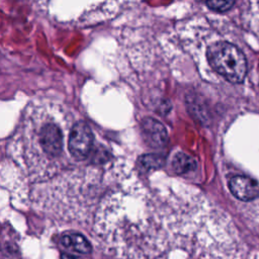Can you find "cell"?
<instances>
[{
	"instance_id": "6da1fadb",
	"label": "cell",
	"mask_w": 259,
	"mask_h": 259,
	"mask_svg": "<svg viewBox=\"0 0 259 259\" xmlns=\"http://www.w3.org/2000/svg\"><path fill=\"white\" fill-rule=\"evenodd\" d=\"M207 60L212 69L232 83L242 82L247 74V61L235 45L218 41L207 49Z\"/></svg>"
},
{
	"instance_id": "7a4b0ae2",
	"label": "cell",
	"mask_w": 259,
	"mask_h": 259,
	"mask_svg": "<svg viewBox=\"0 0 259 259\" xmlns=\"http://www.w3.org/2000/svg\"><path fill=\"white\" fill-rule=\"evenodd\" d=\"M68 149L76 162H84L92 156L94 135L89 124L84 120L73 121L68 132Z\"/></svg>"
},
{
	"instance_id": "3957f363",
	"label": "cell",
	"mask_w": 259,
	"mask_h": 259,
	"mask_svg": "<svg viewBox=\"0 0 259 259\" xmlns=\"http://www.w3.org/2000/svg\"><path fill=\"white\" fill-rule=\"evenodd\" d=\"M229 187L234 196L243 201L252 200L259 194L258 183L245 175L233 176L229 181Z\"/></svg>"
},
{
	"instance_id": "277c9868",
	"label": "cell",
	"mask_w": 259,
	"mask_h": 259,
	"mask_svg": "<svg viewBox=\"0 0 259 259\" xmlns=\"http://www.w3.org/2000/svg\"><path fill=\"white\" fill-rule=\"evenodd\" d=\"M142 134L145 142L153 147H163L167 141V132L164 125L153 117H145L141 122Z\"/></svg>"
},
{
	"instance_id": "5b68a950",
	"label": "cell",
	"mask_w": 259,
	"mask_h": 259,
	"mask_svg": "<svg viewBox=\"0 0 259 259\" xmlns=\"http://www.w3.org/2000/svg\"><path fill=\"white\" fill-rule=\"evenodd\" d=\"M60 243L65 249L80 254H89L92 250L91 245L87 239L78 233L64 234L60 239Z\"/></svg>"
},
{
	"instance_id": "8992f818",
	"label": "cell",
	"mask_w": 259,
	"mask_h": 259,
	"mask_svg": "<svg viewBox=\"0 0 259 259\" xmlns=\"http://www.w3.org/2000/svg\"><path fill=\"white\" fill-rule=\"evenodd\" d=\"M172 168L177 174H184L196 168V161L186 153H178L172 161Z\"/></svg>"
},
{
	"instance_id": "52a82bcc",
	"label": "cell",
	"mask_w": 259,
	"mask_h": 259,
	"mask_svg": "<svg viewBox=\"0 0 259 259\" xmlns=\"http://www.w3.org/2000/svg\"><path fill=\"white\" fill-rule=\"evenodd\" d=\"M142 165L148 169L159 168L163 165V159L156 155H146L142 157Z\"/></svg>"
},
{
	"instance_id": "ba28073f",
	"label": "cell",
	"mask_w": 259,
	"mask_h": 259,
	"mask_svg": "<svg viewBox=\"0 0 259 259\" xmlns=\"http://www.w3.org/2000/svg\"><path fill=\"white\" fill-rule=\"evenodd\" d=\"M234 4H235V1H207L206 2V5L209 8L220 12L229 10L234 6Z\"/></svg>"
},
{
	"instance_id": "9c48e42d",
	"label": "cell",
	"mask_w": 259,
	"mask_h": 259,
	"mask_svg": "<svg viewBox=\"0 0 259 259\" xmlns=\"http://www.w3.org/2000/svg\"><path fill=\"white\" fill-rule=\"evenodd\" d=\"M61 259H75V257H73L71 255H68V254H62Z\"/></svg>"
}]
</instances>
